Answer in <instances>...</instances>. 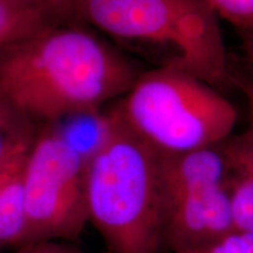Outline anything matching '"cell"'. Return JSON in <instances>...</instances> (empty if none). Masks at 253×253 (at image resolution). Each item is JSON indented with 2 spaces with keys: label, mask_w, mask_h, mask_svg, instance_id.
<instances>
[{
  "label": "cell",
  "mask_w": 253,
  "mask_h": 253,
  "mask_svg": "<svg viewBox=\"0 0 253 253\" xmlns=\"http://www.w3.org/2000/svg\"><path fill=\"white\" fill-rule=\"evenodd\" d=\"M141 72L91 32L56 25L0 50V96L27 121L99 116Z\"/></svg>",
  "instance_id": "1"
},
{
  "label": "cell",
  "mask_w": 253,
  "mask_h": 253,
  "mask_svg": "<svg viewBox=\"0 0 253 253\" xmlns=\"http://www.w3.org/2000/svg\"><path fill=\"white\" fill-rule=\"evenodd\" d=\"M86 202L88 223L110 253L166 250L162 155L126 126L115 106L100 115L87 153Z\"/></svg>",
  "instance_id": "2"
},
{
  "label": "cell",
  "mask_w": 253,
  "mask_h": 253,
  "mask_svg": "<svg viewBox=\"0 0 253 253\" xmlns=\"http://www.w3.org/2000/svg\"><path fill=\"white\" fill-rule=\"evenodd\" d=\"M115 108L126 126L161 155L216 147L237 122L236 108L212 84L169 61L141 73Z\"/></svg>",
  "instance_id": "3"
},
{
  "label": "cell",
  "mask_w": 253,
  "mask_h": 253,
  "mask_svg": "<svg viewBox=\"0 0 253 253\" xmlns=\"http://www.w3.org/2000/svg\"><path fill=\"white\" fill-rule=\"evenodd\" d=\"M77 14L116 39L170 47L169 62L212 86L226 80L219 19L204 0H78Z\"/></svg>",
  "instance_id": "4"
},
{
  "label": "cell",
  "mask_w": 253,
  "mask_h": 253,
  "mask_svg": "<svg viewBox=\"0 0 253 253\" xmlns=\"http://www.w3.org/2000/svg\"><path fill=\"white\" fill-rule=\"evenodd\" d=\"M87 154L62 131L36 134L24 167L25 244L74 240L88 224Z\"/></svg>",
  "instance_id": "5"
},
{
  "label": "cell",
  "mask_w": 253,
  "mask_h": 253,
  "mask_svg": "<svg viewBox=\"0 0 253 253\" xmlns=\"http://www.w3.org/2000/svg\"><path fill=\"white\" fill-rule=\"evenodd\" d=\"M235 230L226 183L166 197V250H205Z\"/></svg>",
  "instance_id": "6"
},
{
  "label": "cell",
  "mask_w": 253,
  "mask_h": 253,
  "mask_svg": "<svg viewBox=\"0 0 253 253\" xmlns=\"http://www.w3.org/2000/svg\"><path fill=\"white\" fill-rule=\"evenodd\" d=\"M33 140L18 147L0 164V249H17L25 243L24 167Z\"/></svg>",
  "instance_id": "7"
},
{
  "label": "cell",
  "mask_w": 253,
  "mask_h": 253,
  "mask_svg": "<svg viewBox=\"0 0 253 253\" xmlns=\"http://www.w3.org/2000/svg\"><path fill=\"white\" fill-rule=\"evenodd\" d=\"M227 162L229 191L233 226L253 233V143L248 135L230 137L221 143Z\"/></svg>",
  "instance_id": "8"
},
{
  "label": "cell",
  "mask_w": 253,
  "mask_h": 253,
  "mask_svg": "<svg viewBox=\"0 0 253 253\" xmlns=\"http://www.w3.org/2000/svg\"><path fill=\"white\" fill-rule=\"evenodd\" d=\"M56 26L18 0H0V50Z\"/></svg>",
  "instance_id": "9"
},
{
  "label": "cell",
  "mask_w": 253,
  "mask_h": 253,
  "mask_svg": "<svg viewBox=\"0 0 253 253\" xmlns=\"http://www.w3.org/2000/svg\"><path fill=\"white\" fill-rule=\"evenodd\" d=\"M34 136L31 122L0 96V164L18 147L33 140Z\"/></svg>",
  "instance_id": "10"
},
{
  "label": "cell",
  "mask_w": 253,
  "mask_h": 253,
  "mask_svg": "<svg viewBox=\"0 0 253 253\" xmlns=\"http://www.w3.org/2000/svg\"><path fill=\"white\" fill-rule=\"evenodd\" d=\"M218 19H224L244 33L253 32V0H204Z\"/></svg>",
  "instance_id": "11"
},
{
  "label": "cell",
  "mask_w": 253,
  "mask_h": 253,
  "mask_svg": "<svg viewBox=\"0 0 253 253\" xmlns=\"http://www.w3.org/2000/svg\"><path fill=\"white\" fill-rule=\"evenodd\" d=\"M53 25H69L78 19V0H18Z\"/></svg>",
  "instance_id": "12"
},
{
  "label": "cell",
  "mask_w": 253,
  "mask_h": 253,
  "mask_svg": "<svg viewBox=\"0 0 253 253\" xmlns=\"http://www.w3.org/2000/svg\"><path fill=\"white\" fill-rule=\"evenodd\" d=\"M205 250L209 253H253V233L233 230Z\"/></svg>",
  "instance_id": "13"
},
{
  "label": "cell",
  "mask_w": 253,
  "mask_h": 253,
  "mask_svg": "<svg viewBox=\"0 0 253 253\" xmlns=\"http://www.w3.org/2000/svg\"><path fill=\"white\" fill-rule=\"evenodd\" d=\"M15 253H84L72 245L63 244L59 240L28 243L17 248Z\"/></svg>",
  "instance_id": "14"
},
{
  "label": "cell",
  "mask_w": 253,
  "mask_h": 253,
  "mask_svg": "<svg viewBox=\"0 0 253 253\" xmlns=\"http://www.w3.org/2000/svg\"><path fill=\"white\" fill-rule=\"evenodd\" d=\"M239 88L244 93L246 100H248L250 116H251V129L248 132V137L253 143V79H242L239 80Z\"/></svg>",
  "instance_id": "15"
},
{
  "label": "cell",
  "mask_w": 253,
  "mask_h": 253,
  "mask_svg": "<svg viewBox=\"0 0 253 253\" xmlns=\"http://www.w3.org/2000/svg\"><path fill=\"white\" fill-rule=\"evenodd\" d=\"M243 46H244V50L246 55H248V58L253 62V32L244 33V38H243Z\"/></svg>",
  "instance_id": "16"
}]
</instances>
